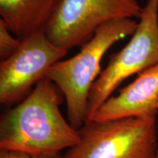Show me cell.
Here are the masks:
<instances>
[{"label":"cell","instance_id":"cell-1","mask_svg":"<svg viewBox=\"0 0 158 158\" xmlns=\"http://www.w3.org/2000/svg\"><path fill=\"white\" fill-rule=\"evenodd\" d=\"M57 86L45 77L19 104L6 112L0 124V148L31 157L57 155L73 147L78 130L63 117Z\"/></svg>","mask_w":158,"mask_h":158},{"label":"cell","instance_id":"cell-2","mask_svg":"<svg viewBox=\"0 0 158 158\" xmlns=\"http://www.w3.org/2000/svg\"><path fill=\"white\" fill-rule=\"evenodd\" d=\"M138 23L132 19L105 23L76 55L59 61L47 71L45 77L62 92L67 103L68 122L78 130L86 123L89 92L100 74L102 57L110 47L133 35Z\"/></svg>","mask_w":158,"mask_h":158},{"label":"cell","instance_id":"cell-3","mask_svg":"<svg viewBox=\"0 0 158 158\" xmlns=\"http://www.w3.org/2000/svg\"><path fill=\"white\" fill-rule=\"evenodd\" d=\"M79 140L61 158H156L155 117L133 116L86 122Z\"/></svg>","mask_w":158,"mask_h":158},{"label":"cell","instance_id":"cell-4","mask_svg":"<svg viewBox=\"0 0 158 158\" xmlns=\"http://www.w3.org/2000/svg\"><path fill=\"white\" fill-rule=\"evenodd\" d=\"M158 64V0H149L131 40L110 56L106 68L91 88L86 122L125 79Z\"/></svg>","mask_w":158,"mask_h":158},{"label":"cell","instance_id":"cell-5","mask_svg":"<svg viewBox=\"0 0 158 158\" xmlns=\"http://www.w3.org/2000/svg\"><path fill=\"white\" fill-rule=\"evenodd\" d=\"M143 9L136 0H58L43 31L56 46L69 51L86 44L105 23L141 19Z\"/></svg>","mask_w":158,"mask_h":158},{"label":"cell","instance_id":"cell-6","mask_svg":"<svg viewBox=\"0 0 158 158\" xmlns=\"http://www.w3.org/2000/svg\"><path fill=\"white\" fill-rule=\"evenodd\" d=\"M68 52L51 42L43 31L22 40L19 49L0 64L1 103L12 105L23 100Z\"/></svg>","mask_w":158,"mask_h":158},{"label":"cell","instance_id":"cell-7","mask_svg":"<svg viewBox=\"0 0 158 158\" xmlns=\"http://www.w3.org/2000/svg\"><path fill=\"white\" fill-rule=\"evenodd\" d=\"M158 64L139 74L133 83L110 97L101 105L92 120L146 116L155 117L158 112Z\"/></svg>","mask_w":158,"mask_h":158},{"label":"cell","instance_id":"cell-8","mask_svg":"<svg viewBox=\"0 0 158 158\" xmlns=\"http://www.w3.org/2000/svg\"><path fill=\"white\" fill-rule=\"evenodd\" d=\"M58 0H0V15L9 30L22 40L44 31Z\"/></svg>","mask_w":158,"mask_h":158},{"label":"cell","instance_id":"cell-9","mask_svg":"<svg viewBox=\"0 0 158 158\" xmlns=\"http://www.w3.org/2000/svg\"><path fill=\"white\" fill-rule=\"evenodd\" d=\"M2 20L0 19V57L5 59L14 54L21 45V40L13 36Z\"/></svg>","mask_w":158,"mask_h":158},{"label":"cell","instance_id":"cell-10","mask_svg":"<svg viewBox=\"0 0 158 158\" xmlns=\"http://www.w3.org/2000/svg\"><path fill=\"white\" fill-rule=\"evenodd\" d=\"M0 158H32V157L23 152L1 149Z\"/></svg>","mask_w":158,"mask_h":158},{"label":"cell","instance_id":"cell-11","mask_svg":"<svg viewBox=\"0 0 158 158\" xmlns=\"http://www.w3.org/2000/svg\"><path fill=\"white\" fill-rule=\"evenodd\" d=\"M32 158H61L60 155L59 154L54 155H49V156H40V157H34Z\"/></svg>","mask_w":158,"mask_h":158},{"label":"cell","instance_id":"cell-12","mask_svg":"<svg viewBox=\"0 0 158 158\" xmlns=\"http://www.w3.org/2000/svg\"><path fill=\"white\" fill-rule=\"evenodd\" d=\"M157 110H158V102H157Z\"/></svg>","mask_w":158,"mask_h":158},{"label":"cell","instance_id":"cell-13","mask_svg":"<svg viewBox=\"0 0 158 158\" xmlns=\"http://www.w3.org/2000/svg\"><path fill=\"white\" fill-rule=\"evenodd\" d=\"M156 158H158V155H157V157H156Z\"/></svg>","mask_w":158,"mask_h":158},{"label":"cell","instance_id":"cell-14","mask_svg":"<svg viewBox=\"0 0 158 158\" xmlns=\"http://www.w3.org/2000/svg\"><path fill=\"white\" fill-rule=\"evenodd\" d=\"M157 155H158V150H157Z\"/></svg>","mask_w":158,"mask_h":158}]
</instances>
